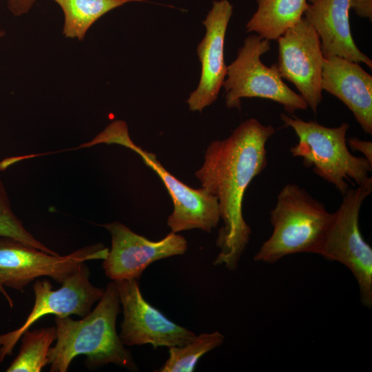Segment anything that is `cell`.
<instances>
[{
    "mask_svg": "<svg viewBox=\"0 0 372 372\" xmlns=\"http://www.w3.org/2000/svg\"><path fill=\"white\" fill-rule=\"evenodd\" d=\"M109 249L99 243L79 249L66 256L48 254L17 240L0 237V283L22 290L41 276L62 284L82 262L104 260Z\"/></svg>",
    "mask_w": 372,
    "mask_h": 372,
    "instance_id": "ba28073f",
    "label": "cell"
},
{
    "mask_svg": "<svg viewBox=\"0 0 372 372\" xmlns=\"http://www.w3.org/2000/svg\"><path fill=\"white\" fill-rule=\"evenodd\" d=\"M123 320L119 337L125 345L150 344L171 348L182 346L196 335L173 322L143 298L137 279L115 281Z\"/></svg>",
    "mask_w": 372,
    "mask_h": 372,
    "instance_id": "8fae6325",
    "label": "cell"
},
{
    "mask_svg": "<svg viewBox=\"0 0 372 372\" xmlns=\"http://www.w3.org/2000/svg\"><path fill=\"white\" fill-rule=\"evenodd\" d=\"M21 345L7 372H39L48 364V353L56 338V327L30 331L21 335Z\"/></svg>",
    "mask_w": 372,
    "mask_h": 372,
    "instance_id": "ac0fdd59",
    "label": "cell"
},
{
    "mask_svg": "<svg viewBox=\"0 0 372 372\" xmlns=\"http://www.w3.org/2000/svg\"><path fill=\"white\" fill-rule=\"evenodd\" d=\"M110 234L112 246L103 262L105 275L114 281L138 279L154 261L182 255L187 242L177 233L170 232L158 241L134 233L126 225L114 221L101 225Z\"/></svg>",
    "mask_w": 372,
    "mask_h": 372,
    "instance_id": "7c38bea8",
    "label": "cell"
},
{
    "mask_svg": "<svg viewBox=\"0 0 372 372\" xmlns=\"http://www.w3.org/2000/svg\"><path fill=\"white\" fill-rule=\"evenodd\" d=\"M276 41L277 65L281 77L296 86L308 107L316 114L322 99L324 59L318 34L303 17Z\"/></svg>",
    "mask_w": 372,
    "mask_h": 372,
    "instance_id": "30bf717a",
    "label": "cell"
},
{
    "mask_svg": "<svg viewBox=\"0 0 372 372\" xmlns=\"http://www.w3.org/2000/svg\"><path fill=\"white\" fill-rule=\"evenodd\" d=\"M57 290L49 280H38L33 285L34 303L25 322L17 329L0 335V362L12 353L23 333L47 315L65 317L72 314L85 317L104 294L105 289L90 282V271L85 262L69 275Z\"/></svg>",
    "mask_w": 372,
    "mask_h": 372,
    "instance_id": "9c48e42d",
    "label": "cell"
},
{
    "mask_svg": "<svg viewBox=\"0 0 372 372\" xmlns=\"http://www.w3.org/2000/svg\"><path fill=\"white\" fill-rule=\"evenodd\" d=\"M225 336L218 331L201 333L182 346L169 348V358L158 372H192L198 360L220 347Z\"/></svg>",
    "mask_w": 372,
    "mask_h": 372,
    "instance_id": "d6986e66",
    "label": "cell"
},
{
    "mask_svg": "<svg viewBox=\"0 0 372 372\" xmlns=\"http://www.w3.org/2000/svg\"><path fill=\"white\" fill-rule=\"evenodd\" d=\"M331 218L332 213L304 189L285 185L270 212L273 231L254 260L273 264L291 254H318Z\"/></svg>",
    "mask_w": 372,
    "mask_h": 372,
    "instance_id": "3957f363",
    "label": "cell"
},
{
    "mask_svg": "<svg viewBox=\"0 0 372 372\" xmlns=\"http://www.w3.org/2000/svg\"><path fill=\"white\" fill-rule=\"evenodd\" d=\"M275 132L256 118L243 121L227 138L210 143L195 172L201 187L217 198L223 222L216 238L220 251L214 265L235 270L249 242L251 228L242 214L244 194L267 165L266 143Z\"/></svg>",
    "mask_w": 372,
    "mask_h": 372,
    "instance_id": "6da1fadb",
    "label": "cell"
},
{
    "mask_svg": "<svg viewBox=\"0 0 372 372\" xmlns=\"http://www.w3.org/2000/svg\"><path fill=\"white\" fill-rule=\"evenodd\" d=\"M8 8L14 16H21L28 13L37 0H6Z\"/></svg>",
    "mask_w": 372,
    "mask_h": 372,
    "instance_id": "603a6c76",
    "label": "cell"
},
{
    "mask_svg": "<svg viewBox=\"0 0 372 372\" xmlns=\"http://www.w3.org/2000/svg\"><path fill=\"white\" fill-rule=\"evenodd\" d=\"M372 192V178L342 195L331 220L319 255L348 268L357 280L362 304L372 307V248L364 240L359 227V214L364 200Z\"/></svg>",
    "mask_w": 372,
    "mask_h": 372,
    "instance_id": "5b68a950",
    "label": "cell"
},
{
    "mask_svg": "<svg viewBox=\"0 0 372 372\" xmlns=\"http://www.w3.org/2000/svg\"><path fill=\"white\" fill-rule=\"evenodd\" d=\"M347 145L353 150L363 154L364 157L372 164V142L360 140L356 137L347 138Z\"/></svg>",
    "mask_w": 372,
    "mask_h": 372,
    "instance_id": "44dd1931",
    "label": "cell"
},
{
    "mask_svg": "<svg viewBox=\"0 0 372 372\" xmlns=\"http://www.w3.org/2000/svg\"><path fill=\"white\" fill-rule=\"evenodd\" d=\"M270 49V41L258 34L245 39L236 59L227 66L223 85L228 108L240 109L243 98H261L282 105L291 114L307 109L303 98L283 81L277 63L267 67L261 61L260 56Z\"/></svg>",
    "mask_w": 372,
    "mask_h": 372,
    "instance_id": "52a82bcc",
    "label": "cell"
},
{
    "mask_svg": "<svg viewBox=\"0 0 372 372\" xmlns=\"http://www.w3.org/2000/svg\"><path fill=\"white\" fill-rule=\"evenodd\" d=\"M280 116L298 138V143L290 148L291 155L301 158L305 166L312 167L316 174L332 184L342 195L349 188L346 180L352 179L359 185L370 177L372 164L364 157L353 155L348 149V123L328 127L286 114Z\"/></svg>",
    "mask_w": 372,
    "mask_h": 372,
    "instance_id": "277c9868",
    "label": "cell"
},
{
    "mask_svg": "<svg viewBox=\"0 0 372 372\" xmlns=\"http://www.w3.org/2000/svg\"><path fill=\"white\" fill-rule=\"evenodd\" d=\"M321 87L351 111L365 133L372 134V76L359 63L338 56L324 58Z\"/></svg>",
    "mask_w": 372,
    "mask_h": 372,
    "instance_id": "5bb4252c",
    "label": "cell"
},
{
    "mask_svg": "<svg viewBox=\"0 0 372 372\" xmlns=\"http://www.w3.org/2000/svg\"><path fill=\"white\" fill-rule=\"evenodd\" d=\"M64 14L63 35L82 41L102 16L125 3L145 0H53Z\"/></svg>",
    "mask_w": 372,
    "mask_h": 372,
    "instance_id": "e0dca14e",
    "label": "cell"
},
{
    "mask_svg": "<svg viewBox=\"0 0 372 372\" xmlns=\"http://www.w3.org/2000/svg\"><path fill=\"white\" fill-rule=\"evenodd\" d=\"M94 142L95 144H118L130 148L157 174L174 204L173 211L167 221L172 232L194 229L211 232L218 226L220 216L216 196L203 187L194 189L184 184L162 165L156 154L134 144L129 136L125 121H113L94 138Z\"/></svg>",
    "mask_w": 372,
    "mask_h": 372,
    "instance_id": "8992f818",
    "label": "cell"
},
{
    "mask_svg": "<svg viewBox=\"0 0 372 372\" xmlns=\"http://www.w3.org/2000/svg\"><path fill=\"white\" fill-rule=\"evenodd\" d=\"M5 34V32L3 30H0V38L3 37Z\"/></svg>",
    "mask_w": 372,
    "mask_h": 372,
    "instance_id": "d4e9b609",
    "label": "cell"
},
{
    "mask_svg": "<svg viewBox=\"0 0 372 372\" xmlns=\"http://www.w3.org/2000/svg\"><path fill=\"white\" fill-rule=\"evenodd\" d=\"M0 292L3 294V296L6 298L7 300L9 305L10 307H12L14 305L13 301L10 296L8 295V292L6 291L5 287L0 283Z\"/></svg>",
    "mask_w": 372,
    "mask_h": 372,
    "instance_id": "cb8c5ba5",
    "label": "cell"
},
{
    "mask_svg": "<svg viewBox=\"0 0 372 372\" xmlns=\"http://www.w3.org/2000/svg\"><path fill=\"white\" fill-rule=\"evenodd\" d=\"M304 18L316 31L324 58L338 56L372 68V61L354 42L349 23L350 0H307Z\"/></svg>",
    "mask_w": 372,
    "mask_h": 372,
    "instance_id": "9a60e30c",
    "label": "cell"
},
{
    "mask_svg": "<svg viewBox=\"0 0 372 372\" xmlns=\"http://www.w3.org/2000/svg\"><path fill=\"white\" fill-rule=\"evenodd\" d=\"M120 300L115 281L109 282L93 311L81 320L56 316V342L48 353L51 372H65L79 355L87 357L90 366L114 364L136 371L130 351L116 329Z\"/></svg>",
    "mask_w": 372,
    "mask_h": 372,
    "instance_id": "7a4b0ae2",
    "label": "cell"
},
{
    "mask_svg": "<svg viewBox=\"0 0 372 372\" xmlns=\"http://www.w3.org/2000/svg\"><path fill=\"white\" fill-rule=\"evenodd\" d=\"M257 9L246 24L248 32L277 40L304 17L307 0H256Z\"/></svg>",
    "mask_w": 372,
    "mask_h": 372,
    "instance_id": "2e32d148",
    "label": "cell"
},
{
    "mask_svg": "<svg viewBox=\"0 0 372 372\" xmlns=\"http://www.w3.org/2000/svg\"><path fill=\"white\" fill-rule=\"evenodd\" d=\"M349 6L358 16L372 19V0H350Z\"/></svg>",
    "mask_w": 372,
    "mask_h": 372,
    "instance_id": "7402d4cb",
    "label": "cell"
},
{
    "mask_svg": "<svg viewBox=\"0 0 372 372\" xmlns=\"http://www.w3.org/2000/svg\"><path fill=\"white\" fill-rule=\"evenodd\" d=\"M0 237H8L48 254L58 255L35 238L23 226L12 209L10 202L0 179Z\"/></svg>",
    "mask_w": 372,
    "mask_h": 372,
    "instance_id": "ffe728a7",
    "label": "cell"
},
{
    "mask_svg": "<svg viewBox=\"0 0 372 372\" xmlns=\"http://www.w3.org/2000/svg\"><path fill=\"white\" fill-rule=\"evenodd\" d=\"M233 6L228 0L212 2V7L203 21L206 28L205 37L197 48L201 63V74L197 88L187 100L193 112H202L218 97L227 75L224 45Z\"/></svg>",
    "mask_w": 372,
    "mask_h": 372,
    "instance_id": "4fadbf2b",
    "label": "cell"
}]
</instances>
